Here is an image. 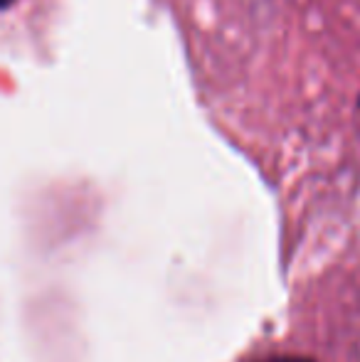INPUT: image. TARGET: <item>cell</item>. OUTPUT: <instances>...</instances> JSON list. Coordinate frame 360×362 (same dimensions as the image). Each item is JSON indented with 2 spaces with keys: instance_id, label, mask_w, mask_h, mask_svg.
Returning a JSON list of instances; mask_svg holds the SVG:
<instances>
[{
  "instance_id": "cell-1",
  "label": "cell",
  "mask_w": 360,
  "mask_h": 362,
  "mask_svg": "<svg viewBox=\"0 0 360 362\" xmlns=\"http://www.w3.org/2000/svg\"><path fill=\"white\" fill-rule=\"evenodd\" d=\"M265 362H313L308 358H294V355H286V358H272V360H265Z\"/></svg>"
},
{
  "instance_id": "cell-2",
  "label": "cell",
  "mask_w": 360,
  "mask_h": 362,
  "mask_svg": "<svg viewBox=\"0 0 360 362\" xmlns=\"http://www.w3.org/2000/svg\"><path fill=\"white\" fill-rule=\"evenodd\" d=\"M10 3H13V0H0V8H8Z\"/></svg>"
}]
</instances>
